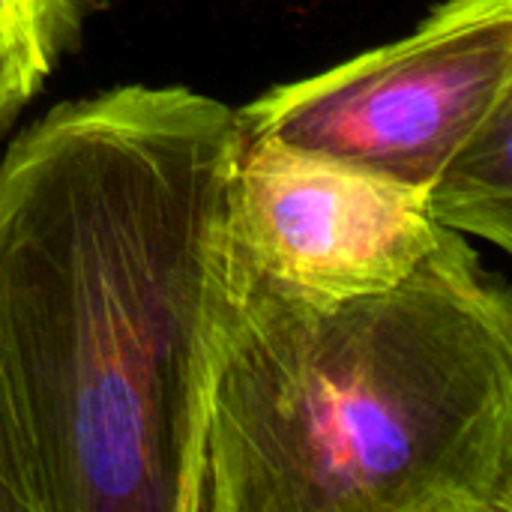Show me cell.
Returning <instances> with one entry per match:
<instances>
[{"label": "cell", "mask_w": 512, "mask_h": 512, "mask_svg": "<svg viewBox=\"0 0 512 512\" xmlns=\"http://www.w3.org/2000/svg\"><path fill=\"white\" fill-rule=\"evenodd\" d=\"M237 114L66 99L0 156V360L42 512H195Z\"/></svg>", "instance_id": "6da1fadb"}, {"label": "cell", "mask_w": 512, "mask_h": 512, "mask_svg": "<svg viewBox=\"0 0 512 512\" xmlns=\"http://www.w3.org/2000/svg\"><path fill=\"white\" fill-rule=\"evenodd\" d=\"M195 512H512V297L459 231L333 309L222 288Z\"/></svg>", "instance_id": "7a4b0ae2"}, {"label": "cell", "mask_w": 512, "mask_h": 512, "mask_svg": "<svg viewBox=\"0 0 512 512\" xmlns=\"http://www.w3.org/2000/svg\"><path fill=\"white\" fill-rule=\"evenodd\" d=\"M234 111L249 135L417 189L438 225L512 249V0H444L408 36Z\"/></svg>", "instance_id": "3957f363"}, {"label": "cell", "mask_w": 512, "mask_h": 512, "mask_svg": "<svg viewBox=\"0 0 512 512\" xmlns=\"http://www.w3.org/2000/svg\"><path fill=\"white\" fill-rule=\"evenodd\" d=\"M444 231L417 189L237 126L222 288L333 309L405 282Z\"/></svg>", "instance_id": "277c9868"}, {"label": "cell", "mask_w": 512, "mask_h": 512, "mask_svg": "<svg viewBox=\"0 0 512 512\" xmlns=\"http://www.w3.org/2000/svg\"><path fill=\"white\" fill-rule=\"evenodd\" d=\"M102 0H0V132L78 51Z\"/></svg>", "instance_id": "5b68a950"}, {"label": "cell", "mask_w": 512, "mask_h": 512, "mask_svg": "<svg viewBox=\"0 0 512 512\" xmlns=\"http://www.w3.org/2000/svg\"><path fill=\"white\" fill-rule=\"evenodd\" d=\"M0 512H42L30 435L0 360Z\"/></svg>", "instance_id": "8992f818"}]
</instances>
